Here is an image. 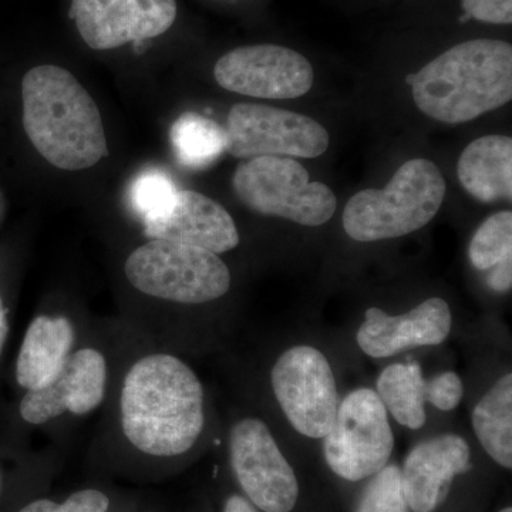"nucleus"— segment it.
I'll use <instances>...</instances> for the list:
<instances>
[{"mask_svg":"<svg viewBox=\"0 0 512 512\" xmlns=\"http://www.w3.org/2000/svg\"><path fill=\"white\" fill-rule=\"evenodd\" d=\"M19 512H66L63 504H57L50 500L33 501Z\"/></svg>","mask_w":512,"mask_h":512,"instance_id":"obj_29","label":"nucleus"},{"mask_svg":"<svg viewBox=\"0 0 512 512\" xmlns=\"http://www.w3.org/2000/svg\"><path fill=\"white\" fill-rule=\"evenodd\" d=\"M464 396L463 380L454 372L440 373L426 384V400L441 412H451Z\"/></svg>","mask_w":512,"mask_h":512,"instance_id":"obj_25","label":"nucleus"},{"mask_svg":"<svg viewBox=\"0 0 512 512\" xmlns=\"http://www.w3.org/2000/svg\"><path fill=\"white\" fill-rule=\"evenodd\" d=\"M323 443L330 470L343 480H365L389 464L394 436L389 413L375 390H353L339 404Z\"/></svg>","mask_w":512,"mask_h":512,"instance_id":"obj_7","label":"nucleus"},{"mask_svg":"<svg viewBox=\"0 0 512 512\" xmlns=\"http://www.w3.org/2000/svg\"><path fill=\"white\" fill-rule=\"evenodd\" d=\"M126 276L146 295L187 305L217 301L231 288L220 256L167 239H151L128 256Z\"/></svg>","mask_w":512,"mask_h":512,"instance_id":"obj_5","label":"nucleus"},{"mask_svg":"<svg viewBox=\"0 0 512 512\" xmlns=\"http://www.w3.org/2000/svg\"><path fill=\"white\" fill-rule=\"evenodd\" d=\"M446 190V180L433 161L413 158L397 170L383 190L353 195L343 212V228L359 242L404 237L436 217Z\"/></svg>","mask_w":512,"mask_h":512,"instance_id":"obj_4","label":"nucleus"},{"mask_svg":"<svg viewBox=\"0 0 512 512\" xmlns=\"http://www.w3.org/2000/svg\"><path fill=\"white\" fill-rule=\"evenodd\" d=\"M106 382V359L99 350H79L69 356L53 382L28 390L20 403V416L30 424H43L64 413L83 416L103 402Z\"/></svg>","mask_w":512,"mask_h":512,"instance_id":"obj_13","label":"nucleus"},{"mask_svg":"<svg viewBox=\"0 0 512 512\" xmlns=\"http://www.w3.org/2000/svg\"><path fill=\"white\" fill-rule=\"evenodd\" d=\"M467 18L490 25H510L512 0H461Z\"/></svg>","mask_w":512,"mask_h":512,"instance_id":"obj_26","label":"nucleus"},{"mask_svg":"<svg viewBox=\"0 0 512 512\" xmlns=\"http://www.w3.org/2000/svg\"><path fill=\"white\" fill-rule=\"evenodd\" d=\"M63 505L66 512H106L109 498L97 490H84L70 495Z\"/></svg>","mask_w":512,"mask_h":512,"instance_id":"obj_27","label":"nucleus"},{"mask_svg":"<svg viewBox=\"0 0 512 512\" xmlns=\"http://www.w3.org/2000/svg\"><path fill=\"white\" fill-rule=\"evenodd\" d=\"M0 490H2V477H0Z\"/></svg>","mask_w":512,"mask_h":512,"instance_id":"obj_33","label":"nucleus"},{"mask_svg":"<svg viewBox=\"0 0 512 512\" xmlns=\"http://www.w3.org/2000/svg\"><path fill=\"white\" fill-rule=\"evenodd\" d=\"M231 466L249 501L265 512H291L299 483L264 421L244 419L229 437Z\"/></svg>","mask_w":512,"mask_h":512,"instance_id":"obj_10","label":"nucleus"},{"mask_svg":"<svg viewBox=\"0 0 512 512\" xmlns=\"http://www.w3.org/2000/svg\"><path fill=\"white\" fill-rule=\"evenodd\" d=\"M500 512H512L511 507L504 508V510H501Z\"/></svg>","mask_w":512,"mask_h":512,"instance_id":"obj_32","label":"nucleus"},{"mask_svg":"<svg viewBox=\"0 0 512 512\" xmlns=\"http://www.w3.org/2000/svg\"><path fill=\"white\" fill-rule=\"evenodd\" d=\"M356 512H412L404 495L402 468L387 464L370 477Z\"/></svg>","mask_w":512,"mask_h":512,"instance_id":"obj_24","label":"nucleus"},{"mask_svg":"<svg viewBox=\"0 0 512 512\" xmlns=\"http://www.w3.org/2000/svg\"><path fill=\"white\" fill-rule=\"evenodd\" d=\"M238 200L266 217L319 227L338 208L328 185L311 181L308 171L289 157H255L242 161L232 177Z\"/></svg>","mask_w":512,"mask_h":512,"instance_id":"obj_6","label":"nucleus"},{"mask_svg":"<svg viewBox=\"0 0 512 512\" xmlns=\"http://www.w3.org/2000/svg\"><path fill=\"white\" fill-rule=\"evenodd\" d=\"M416 106L446 124L467 123L512 99V46L503 40L458 43L409 76Z\"/></svg>","mask_w":512,"mask_h":512,"instance_id":"obj_3","label":"nucleus"},{"mask_svg":"<svg viewBox=\"0 0 512 512\" xmlns=\"http://www.w3.org/2000/svg\"><path fill=\"white\" fill-rule=\"evenodd\" d=\"M170 136L178 163L194 170L208 167L227 150L224 128L198 114H183L171 127Z\"/></svg>","mask_w":512,"mask_h":512,"instance_id":"obj_21","label":"nucleus"},{"mask_svg":"<svg viewBox=\"0 0 512 512\" xmlns=\"http://www.w3.org/2000/svg\"><path fill=\"white\" fill-rule=\"evenodd\" d=\"M70 16L87 46L111 50L163 35L177 18V2L73 0Z\"/></svg>","mask_w":512,"mask_h":512,"instance_id":"obj_12","label":"nucleus"},{"mask_svg":"<svg viewBox=\"0 0 512 512\" xmlns=\"http://www.w3.org/2000/svg\"><path fill=\"white\" fill-rule=\"evenodd\" d=\"M22 99L26 136L56 168L86 170L109 153L96 101L63 67L43 64L29 70Z\"/></svg>","mask_w":512,"mask_h":512,"instance_id":"obj_2","label":"nucleus"},{"mask_svg":"<svg viewBox=\"0 0 512 512\" xmlns=\"http://www.w3.org/2000/svg\"><path fill=\"white\" fill-rule=\"evenodd\" d=\"M460 184L481 202L511 201L512 138L485 136L468 144L457 165Z\"/></svg>","mask_w":512,"mask_h":512,"instance_id":"obj_18","label":"nucleus"},{"mask_svg":"<svg viewBox=\"0 0 512 512\" xmlns=\"http://www.w3.org/2000/svg\"><path fill=\"white\" fill-rule=\"evenodd\" d=\"M453 326L450 306L441 298L421 302L403 315H387L379 308L366 311L357 330V345L367 356L383 359L421 346L441 345Z\"/></svg>","mask_w":512,"mask_h":512,"instance_id":"obj_14","label":"nucleus"},{"mask_svg":"<svg viewBox=\"0 0 512 512\" xmlns=\"http://www.w3.org/2000/svg\"><path fill=\"white\" fill-rule=\"evenodd\" d=\"M471 468L470 446L457 434L421 441L402 468L407 504L413 512H434L446 501L454 478Z\"/></svg>","mask_w":512,"mask_h":512,"instance_id":"obj_15","label":"nucleus"},{"mask_svg":"<svg viewBox=\"0 0 512 512\" xmlns=\"http://www.w3.org/2000/svg\"><path fill=\"white\" fill-rule=\"evenodd\" d=\"M471 265L478 271H490L512 256V212L491 215L477 229L468 249Z\"/></svg>","mask_w":512,"mask_h":512,"instance_id":"obj_22","label":"nucleus"},{"mask_svg":"<svg viewBox=\"0 0 512 512\" xmlns=\"http://www.w3.org/2000/svg\"><path fill=\"white\" fill-rule=\"evenodd\" d=\"M121 426L130 443L150 456L187 453L204 429L200 379L178 357H143L124 379Z\"/></svg>","mask_w":512,"mask_h":512,"instance_id":"obj_1","label":"nucleus"},{"mask_svg":"<svg viewBox=\"0 0 512 512\" xmlns=\"http://www.w3.org/2000/svg\"><path fill=\"white\" fill-rule=\"evenodd\" d=\"M426 384L419 363H396L380 373L376 393L397 423L419 430L426 424Z\"/></svg>","mask_w":512,"mask_h":512,"instance_id":"obj_20","label":"nucleus"},{"mask_svg":"<svg viewBox=\"0 0 512 512\" xmlns=\"http://www.w3.org/2000/svg\"><path fill=\"white\" fill-rule=\"evenodd\" d=\"M222 89L256 99L286 100L305 96L313 86V67L301 53L279 45L242 46L215 64Z\"/></svg>","mask_w":512,"mask_h":512,"instance_id":"obj_11","label":"nucleus"},{"mask_svg":"<svg viewBox=\"0 0 512 512\" xmlns=\"http://www.w3.org/2000/svg\"><path fill=\"white\" fill-rule=\"evenodd\" d=\"M8 332V318H6L5 306H3L2 299H0V353H2L3 345H5V340L6 336H8Z\"/></svg>","mask_w":512,"mask_h":512,"instance_id":"obj_31","label":"nucleus"},{"mask_svg":"<svg viewBox=\"0 0 512 512\" xmlns=\"http://www.w3.org/2000/svg\"><path fill=\"white\" fill-rule=\"evenodd\" d=\"M144 232L151 239L180 242L217 255L239 244L237 225L229 212L197 191H178L170 211L144 222Z\"/></svg>","mask_w":512,"mask_h":512,"instance_id":"obj_16","label":"nucleus"},{"mask_svg":"<svg viewBox=\"0 0 512 512\" xmlns=\"http://www.w3.org/2000/svg\"><path fill=\"white\" fill-rule=\"evenodd\" d=\"M224 512H258L254 505L241 495H232L225 503Z\"/></svg>","mask_w":512,"mask_h":512,"instance_id":"obj_30","label":"nucleus"},{"mask_svg":"<svg viewBox=\"0 0 512 512\" xmlns=\"http://www.w3.org/2000/svg\"><path fill=\"white\" fill-rule=\"evenodd\" d=\"M487 284L495 292L510 291L512 286V256H508L500 264L491 268L487 276Z\"/></svg>","mask_w":512,"mask_h":512,"instance_id":"obj_28","label":"nucleus"},{"mask_svg":"<svg viewBox=\"0 0 512 512\" xmlns=\"http://www.w3.org/2000/svg\"><path fill=\"white\" fill-rule=\"evenodd\" d=\"M74 342L72 323L62 316H39L30 323L16 363V379L26 390L42 389L56 379Z\"/></svg>","mask_w":512,"mask_h":512,"instance_id":"obj_17","label":"nucleus"},{"mask_svg":"<svg viewBox=\"0 0 512 512\" xmlns=\"http://www.w3.org/2000/svg\"><path fill=\"white\" fill-rule=\"evenodd\" d=\"M473 429L478 441L495 463L512 467V375L494 383L474 409Z\"/></svg>","mask_w":512,"mask_h":512,"instance_id":"obj_19","label":"nucleus"},{"mask_svg":"<svg viewBox=\"0 0 512 512\" xmlns=\"http://www.w3.org/2000/svg\"><path fill=\"white\" fill-rule=\"evenodd\" d=\"M177 192L173 180L164 171L146 170L133 181L128 195L134 210L146 222L167 214Z\"/></svg>","mask_w":512,"mask_h":512,"instance_id":"obj_23","label":"nucleus"},{"mask_svg":"<svg viewBox=\"0 0 512 512\" xmlns=\"http://www.w3.org/2000/svg\"><path fill=\"white\" fill-rule=\"evenodd\" d=\"M227 151L237 158H315L329 147V134L318 121L303 114L239 103L228 114Z\"/></svg>","mask_w":512,"mask_h":512,"instance_id":"obj_9","label":"nucleus"},{"mask_svg":"<svg viewBox=\"0 0 512 512\" xmlns=\"http://www.w3.org/2000/svg\"><path fill=\"white\" fill-rule=\"evenodd\" d=\"M272 389L293 429L309 439L328 434L340 399L329 360L312 346H293L276 360Z\"/></svg>","mask_w":512,"mask_h":512,"instance_id":"obj_8","label":"nucleus"}]
</instances>
